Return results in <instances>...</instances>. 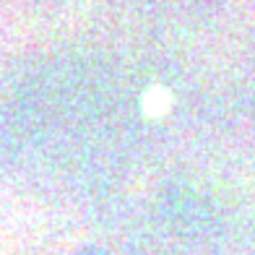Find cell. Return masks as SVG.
<instances>
[{
  "mask_svg": "<svg viewBox=\"0 0 255 255\" xmlns=\"http://www.w3.org/2000/svg\"><path fill=\"white\" fill-rule=\"evenodd\" d=\"M143 107L148 115H161L167 107H169V94L164 89H151L143 99Z\"/></svg>",
  "mask_w": 255,
  "mask_h": 255,
  "instance_id": "6da1fadb",
  "label": "cell"
}]
</instances>
